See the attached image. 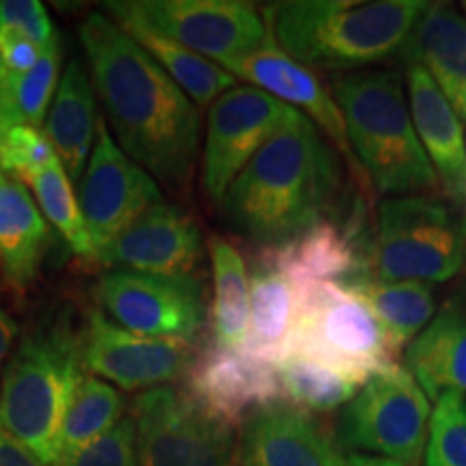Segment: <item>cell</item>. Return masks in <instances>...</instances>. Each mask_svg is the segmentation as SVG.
Segmentation results:
<instances>
[{
	"label": "cell",
	"mask_w": 466,
	"mask_h": 466,
	"mask_svg": "<svg viewBox=\"0 0 466 466\" xmlns=\"http://www.w3.org/2000/svg\"><path fill=\"white\" fill-rule=\"evenodd\" d=\"M80 42L93 89L119 147L151 177L184 186L201 138V115L195 104L106 14L86 15Z\"/></svg>",
	"instance_id": "obj_1"
},
{
	"label": "cell",
	"mask_w": 466,
	"mask_h": 466,
	"mask_svg": "<svg viewBox=\"0 0 466 466\" xmlns=\"http://www.w3.org/2000/svg\"><path fill=\"white\" fill-rule=\"evenodd\" d=\"M339 186L335 151L305 115L291 110L220 203L233 229L259 247H275L324 220Z\"/></svg>",
	"instance_id": "obj_2"
},
{
	"label": "cell",
	"mask_w": 466,
	"mask_h": 466,
	"mask_svg": "<svg viewBox=\"0 0 466 466\" xmlns=\"http://www.w3.org/2000/svg\"><path fill=\"white\" fill-rule=\"evenodd\" d=\"M423 0H289L268 5L275 42L305 67L354 72L404 48Z\"/></svg>",
	"instance_id": "obj_3"
},
{
	"label": "cell",
	"mask_w": 466,
	"mask_h": 466,
	"mask_svg": "<svg viewBox=\"0 0 466 466\" xmlns=\"http://www.w3.org/2000/svg\"><path fill=\"white\" fill-rule=\"evenodd\" d=\"M80 333L67 309L28 329L0 378V430L58 466V434L83 380Z\"/></svg>",
	"instance_id": "obj_4"
},
{
	"label": "cell",
	"mask_w": 466,
	"mask_h": 466,
	"mask_svg": "<svg viewBox=\"0 0 466 466\" xmlns=\"http://www.w3.org/2000/svg\"><path fill=\"white\" fill-rule=\"evenodd\" d=\"M333 97L354 158L378 195H408L439 184L419 143L400 74L370 69L337 76Z\"/></svg>",
	"instance_id": "obj_5"
},
{
	"label": "cell",
	"mask_w": 466,
	"mask_h": 466,
	"mask_svg": "<svg viewBox=\"0 0 466 466\" xmlns=\"http://www.w3.org/2000/svg\"><path fill=\"white\" fill-rule=\"evenodd\" d=\"M466 264V214L430 197L387 199L374 240L365 248V272L380 281H450Z\"/></svg>",
	"instance_id": "obj_6"
},
{
	"label": "cell",
	"mask_w": 466,
	"mask_h": 466,
	"mask_svg": "<svg viewBox=\"0 0 466 466\" xmlns=\"http://www.w3.org/2000/svg\"><path fill=\"white\" fill-rule=\"evenodd\" d=\"M288 357L316 360L360 387L395 367L398 352L357 294L343 283L326 281L305 291L285 350Z\"/></svg>",
	"instance_id": "obj_7"
},
{
	"label": "cell",
	"mask_w": 466,
	"mask_h": 466,
	"mask_svg": "<svg viewBox=\"0 0 466 466\" xmlns=\"http://www.w3.org/2000/svg\"><path fill=\"white\" fill-rule=\"evenodd\" d=\"M430 417L428 395L406 367L395 365L370 378L348 401L337 425V441L354 453L417 466L428 442Z\"/></svg>",
	"instance_id": "obj_8"
},
{
	"label": "cell",
	"mask_w": 466,
	"mask_h": 466,
	"mask_svg": "<svg viewBox=\"0 0 466 466\" xmlns=\"http://www.w3.org/2000/svg\"><path fill=\"white\" fill-rule=\"evenodd\" d=\"M127 417L137 430L138 466H240L233 430L208 415L184 389L138 393Z\"/></svg>",
	"instance_id": "obj_9"
},
{
	"label": "cell",
	"mask_w": 466,
	"mask_h": 466,
	"mask_svg": "<svg viewBox=\"0 0 466 466\" xmlns=\"http://www.w3.org/2000/svg\"><path fill=\"white\" fill-rule=\"evenodd\" d=\"M93 299L115 324L145 337L192 341L206 322V291L192 277L113 270L96 283Z\"/></svg>",
	"instance_id": "obj_10"
},
{
	"label": "cell",
	"mask_w": 466,
	"mask_h": 466,
	"mask_svg": "<svg viewBox=\"0 0 466 466\" xmlns=\"http://www.w3.org/2000/svg\"><path fill=\"white\" fill-rule=\"evenodd\" d=\"M145 25L229 69L268 37L264 11L242 0H132Z\"/></svg>",
	"instance_id": "obj_11"
},
{
	"label": "cell",
	"mask_w": 466,
	"mask_h": 466,
	"mask_svg": "<svg viewBox=\"0 0 466 466\" xmlns=\"http://www.w3.org/2000/svg\"><path fill=\"white\" fill-rule=\"evenodd\" d=\"M78 203L96 258L145 212L162 203L156 179L127 158L102 116L97 119L96 143L80 177Z\"/></svg>",
	"instance_id": "obj_12"
},
{
	"label": "cell",
	"mask_w": 466,
	"mask_h": 466,
	"mask_svg": "<svg viewBox=\"0 0 466 466\" xmlns=\"http://www.w3.org/2000/svg\"><path fill=\"white\" fill-rule=\"evenodd\" d=\"M83 367L91 376L126 391H149L184 378L195 348L192 341L145 337L115 324L93 309L80 330Z\"/></svg>",
	"instance_id": "obj_13"
},
{
	"label": "cell",
	"mask_w": 466,
	"mask_h": 466,
	"mask_svg": "<svg viewBox=\"0 0 466 466\" xmlns=\"http://www.w3.org/2000/svg\"><path fill=\"white\" fill-rule=\"evenodd\" d=\"M291 110L255 86H233L209 106L201 182L214 201L223 199L233 179L283 126Z\"/></svg>",
	"instance_id": "obj_14"
},
{
	"label": "cell",
	"mask_w": 466,
	"mask_h": 466,
	"mask_svg": "<svg viewBox=\"0 0 466 466\" xmlns=\"http://www.w3.org/2000/svg\"><path fill=\"white\" fill-rule=\"evenodd\" d=\"M184 391L233 432L261 408L281 401L277 365L212 341L192 357Z\"/></svg>",
	"instance_id": "obj_15"
},
{
	"label": "cell",
	"mask_w": 466,
	"mask_h": 466,
	"mask_svg": "<svg viewBox=\"0 0 466 466\" xmlns=\"http://www.w3.org/2000/svg\"><path fill=\"white\" fill-rule=\"evenodd\" d=\"M227 72L236 78L247 80L255 89L266 91L268 96L277 97L294 110H302L313 126L330 138L341 156H346L350 168L365 177L363 168L354 158L352 147L348 141L346 121H343L339 104L335 102L333 93L326 89V85L318 78L311 69L291 58L281 46L275 42L270 28H268L266 42L258 50L250 52L242 61L233 63Z\"/></svg>",
	"instance_id": "obj_16"
},
{
	"label": "cell",
	"mask_w": 466,
	"mask_h": 466,
	"mask_svg": "<svg viewBox=\"0 0 466 466\" xmlns=\"http://www.w3.org/2000/svg\"><path fill=\"white\" fill-rule=\"evenodd\" d=\"M203 258V236L192 217L158 203L97 253V261L143 275L190 277Z\"/></svg>",
	"instance_id": "obj_17"
},
{
	"label": "cell",
	"mask_w": 466,
	"mask_h": 466,
	"mask_svg": "<svg viewBox=\"0 0 466 466\" xmlns=\"http://www.w3.org/2000/svg\"><path fill=\"white\" fill-rule=\"evenodd\" d=\"M240 466H343L339 441L311 412L272 404L240 428Z\"/></svg>",
	"instance_id": "obj_18"
},
{
	"label": "cell",
	"mask_w": 466,
	"mask_h": 466,
	"mask_svg": "<svg viewBox=\"0 0 466 466\" xmlns=\"http://www.w3.org/2000/svg\"><path fill=\"white\" fill-rule=\"evenodd\" d=\"M408 108L419 143L447 195L466 201V138L460 119L439 85L417 63H406Z\"/></svg>",
	"instance_id": "obj_19"
},
{
	"label": "cell",
	"mask_w": 466,
	"mask_h": 466,
	"mask_svg": "<svg viewBox=\"0 0 466 466\" xmlns=\"http://www.w3.org/2000/svg\"><path fill=\"white\" fill-rule=\"evenodd\" d=\"M357 218H360V214ZM357 218L348 225L319 220L294 240L275 247H259L253 258L277 268L307 289L339 277L360 275L365 258L357 240Z\"/></svg>",
	"instance_id": "obj_20"
},
{
	"label": "cell",
	"mask_w": 466,
	"mask_h": 466,
	"mask_svg": "<svg viewBox=\"0 0 466 466\" xmlns=\"http://www.w3.org/2000/svg\"><path fill=\"white\" fill-rule=\"evenodd\" d=\"M401 56L439 85L460 119H466V17L450 3H428L408 35Z\"/></svg>",
	"instance_id": "obj_21"
},
{
	"label": "cell",
	"mask_w": 466,
	"mask_h": 466,
	"mask_svg": "<svg viewBox=\"0 0 466 466\" xmlns=\"http://www.w3.org/2000/svg\"><path fill=\"white\" fill-rule=\"evenodd\" d=\"M50 229L25 184L0 171V275L26 294L42 272Z\"/></svg>",
	"instance_id": "obj_22"
},
{
	"label": "cell",
	"mask_w": 466,
	"mask_h": 466,
	"mask_svg": "<svg viewBox=\"0 0 466 466\" xmlns=\"http://www.w3.org/2000/svg\"><path fill=\"white\" fill-rule=\"evenodd\" d=\"M248 281V330L240 352L279 365L285 359L291 329L299 318L307 288L258 258H253L250 264Z\"/></svg>",
	"instance_id": "obj_23"
},
{
	"label": "cell",
	"mask_w": 466,
	"mask_h": 466,
	"mask_svg": "<svg viewBox=\"0 0 466 466\" xmlns=\"http://www.w3.org/2000/svg\"><path fill=\"white\" fill-rule=\"evenodd\" d=\"M104 11L115 20L182 89L195 106H212L223 93L238 85V78L209 58L173 42L145 22L127 3H104Z\"/></svg>",
	"instance_id": "obj_24"
},
{
	"label": "cell",
	"mask_w": 466,
	"mask_h": 466,
	"mask_svg": "<svg viewBox=\"0 0 466 466\" xmlns=\"http://www.w3.org/2000/svg\"><path fill=\"white\" fill-rule=\"evenodd\" d=\"M97 119L100 116L96 115V89L91 76L78 58H72L61 74L44 124L46 137L72 184L80 182L89 162Z\"/></svg>",
	"instance_id": "obj_25"
},
{
	"label": "cell",
	"mask_w": 466,
	"mask_h": 466,
	"mask_svg": "<svg viewBox=\"0 0 466 466\" xmlns=\"http://www.w3.org/2000/svg\"><path fill=\"white\" fill-rule=\"evenodd\" d=\"M406 367L428 400L466 391V299L447 300L406 350Z\"/></svg>",
	"instance_id": "obj_26"
},
{
	"label": "cell",
	"mask_w": 466,
	"mask_h": 466,
	"mask_svg": "<svg viewBox=\"0 0 466 466\" xmlns=\"http://www.w3.org/2000/svg\"><path fill=\"white\" fill-rule=\"evenodd\" d=\"M343 285L371 309L398 354L434 316V291L425 283L380 281L370 275H354Z\"/></svg>",
	"instance_id": "obj_27"
},
{
	"label": "cell",
	"mask_w": 466,
	"mask_h": 466,
	"mask_svg": "<svg viewBox=\"0 0 466 466\" xmlns=\"http://www.w3.org/2000/svg\"><path fill=\"white\" fill-rule=\"evenodd\" d=\"M212 259V343L220 348L240 350L248 330L250 281L248 268L238 248L223 238H209Z\"/></svg>",
	"instance_id": "obj_28"
},
{
	"label": "cell",
	"mask_w": 466,
	"mask_h": 466,
	"mask_svg": "<svg viewBox=\"0 0 466 466\" xmlns=\"http://www.w3.org/2000/svg\"><path fill=\"white\" fill-rule=\"evenodd\" d=\"M126 417V400L113 384L85 374L58 434V462L108 434Z\"/></svg>",
	"instance_id": "obj_29"
},
{
	"label": "cell",
	"mask_w": 466,
	"mask_h": 466,
	"mask_svg": "<svg viewBox=\"0 0 466 466\" xmlns=\"http://www.w3.org/2000/svg\"><path fill=\"white\" fill-rule=\"evenodd\" d=\"M63 46L58 31L39 52L31 72L22 76L7 91H0V132L14 126H33L42 130L48 116V106L61 80Z\"/></svg>",
	"instance_id": "obj_30"
},
{
	"label": "cell",
	"mask_w": 466,
	"mask_h": 466,
	"mask_svg": "<svg viewBox=\"0 0 466 466\" xmlns=\"http://www.w3.org/2000/svg\"><path fill=\"white\" fill-rule=\"evenodd\" d=\"M281 401L305 412H330L359 393V384L311 359L288 357L277 365Z\"/></svg>",
	"instance_id": "obj_31"
},
{
	"label": "cell",
	"mask_w": 466,
	"mask_h": 466,
	"mask_svg": "<svg viewBox=\"0 0 466 466\" xmlns=\"http://www.w3.org/2000/svg\"><path fill=\"white\" fill-rule=\"evenodd\" d=\"M28 186L37 197L35 201H37V208L44 214L46 223L55 227L67 247L80 258H96V248H93L89 231H86L74 184L69 182L66 168H63L58 158L35 175Z\"/></svg>",
	"instance_id": "obj_32"
},
{
	"label": "cell",
	"mask_w": 466,
	"mask_h": 466,
	"mask_svg": "<svg viewBox=\"0 0 466 466\" xmlns=\"http://www.w3.org/2000/svg\"><path fill=\"white\" fill-rule=\"evenodd\" d=\"M425 466H466V398L450 391L436 400L425 442Z\"/></svg>",
	"instance_id": "obj_33"
},
{
	"label": "cell",
	"mask_w": 466,
	"mask_h": 466,
	"mask_svg": "<svg viewBox=\"0 0 466 466\" xmlns=\"http://www.w3.org/2000/svg\"><path fill=\"white\" fill-rule=\"evenodd\" d=\"M56 158L46 132L33 126H14L0 137V171L28 186Z\"/></svg>",
	"instance_id": "obj_34"
},
{
	"label": "cell",
	"mask_w": 466,
	"mask_h": 466,
	"mask_svg": "<svg viewBox=\"0 0 466 466\" xmlns=\"http://www.w3.org/2000/svg\"><path fill=\"white\" fill-rule=\"evenodd\" d=\"M58 466H138L132 419L126 415L108 434L63 458Z\"/></svg>",
	"instance_id": "obj_35"
},
{
	"label": "cell",
	"mask_w": 466,
	"mask_h": 466,
	"mask_svg": "<svg viewBox=\"0 0 466 466\" xmlns=\"http://www.w3.org/2000/svg\"><path fill=\"white\" fill-rule=\"evenodd\" d=\"M39 48L20 28L0 26V91H7L39 58Z\"/></svg>",
	"instance_id": "obj_36"
},
{
	"label": "cell",
	"mask_w": 466,
	"mask_h": 466,
	"mask_svg": "<svg viewBox=\"0 0 466 466\" xmlns=\"http://www.w3.org/2000/svg\"><path fill=\"white\" fill-rule=\"evenodd\" d=\"M0 26L20 28L39 48H44L56 33L39 0H0Z\"/></svg>",
	"instance_id": "obj_37"
},
{
	"label": "cell",
	"mask_w": 466,
	"mask_h": 466,
	"mask_svg": "<svg viewBox=\"0 0 466 466\" xmlns=\"http://www.w3.org/2000/svg\"><path fill=\"white\" fill-rule=\"evenodd\" d=\"M0 466H46L14 436L0 430Z\"/></svg>",
	"instance_id": "obj_38"
},
{
	"label": "cell",
	"mask_w": 466,
	"mask_h": 466,
	"mask_svg": "<svg viewBox=\"0 0 466 466\" xmlns=\"http://www.w3.org/2000/svg\"><path fill=\"white\" fill-rule=\"evenodd\" d=\"M15 335H17L15 322L11 319L9 313H5L3 309H0V370H3L5 359L9 357L11 346H14L15 341Z\"/></svg>",
	"instance_id": "obj_39"
},
{
	"label": "cell",
	"mask_w": 466,
	"mask_h": 466,
	"mask_svg": "<svg viewBox=\"0 0 466 466\" xmlns=\"http://www.w3.org/2000/svg\"><path fill=\"white\" fill-rule=\"evenodd\" d=\"M343 466H406V464L395 462V460H387V458L367 456V453H350V456H346Z\"/></svg>",
	"instance_id": "obj_40"
},
{
	"label": "cell",
	"mask_w": 466,
	"mask_h": 466,
	"mask_svg": "<svg viewBox=\"0 0 466 466\" xmlns=\"http://www.w3.org/2000/svg\"><path fill=\"white\" fill-rule=\"evenodd\" d=\"M462 9H464V11H466V3H462Z\"/></svg>",
	"instance_id": "obj_41"
},
{
	"label": "cell",
	"mask_w": 466,
	"mask_h": 466,
	"mask_svg": "<svg viewBox=\"0 0 466 466\" xmlns=\"http://www.w3.org/2000/svg\"><path fill=\"white\" fill-rule=\"evenodd\" d=\"M0 137H3V132H0Z\"/></svg>",
	"instance_id": "obj_42"
}]
</instances>
